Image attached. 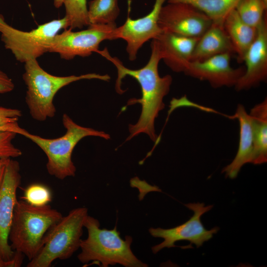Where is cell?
Here are the masks:
<instances>
[{"label": "cell", "mask_w": 267, "mask_h": 267, "mask_svg": "<svg viewBox=\"0 0 267 267\" xmlns=\"http://www.w3.org/2000/svg\"><path fill=\"white\" fill-rule=\"evenodd\" d=\"M212 24L211 20L201 10L182 2L163 5L158 19L162 32L192 38H200Z\"/></svg>", "instance_id": "cell-10"}, {"label": "cell", "mask_w": 267, "mask_h": 267, "mask_svg": "<svg viewBox=\"0 0 267 267\" xmlns=\"http://www.w3.org/2000/svg\"><path fill=\"white\" fill-rule=\"evenodd\" d=\"M267 8L264 0H240L235 10L245 23L257 28L267 14Z\"/></svg>", "instance_id": "cell-22"}, {"label": "cell", "mask_w": 267, "mask_h": 267, "mask_svg": "<svg viewBox=\"0 0 267 267\" xmlns=\"http://www.w3.org/2000/svg\"><path fill=\"white\" fill-rule=\"evenodd\" d=\"M62 217L48 204L36 207L17 200L8 237L12 249L31 260L41 249L46 233Z\"/></svg>", "instance_id": "cell-5"}, {"label": "cell", "mask_w": 267, "mask_h": 267, "mask_svg": "<svg viewBox=\"0 0 267 267\" xmlns=\"http://www.w3.org/2000/svg\"><path fill=\"white\" fill-rule=\"evenodd\" d=\"M231 55L224 53L202 61L190 62L184 73L199 80L207 81L214 88L235 86L244 74L245 68H232Z\"/></svg>", "instance_id": "cell-13"}, {"label": "cell", "mask_w": 267, "mask_h": 267, "mask_svg": "<svg viewBox=\"0 0 267 267\" xmlns=\"http://www.w3.org/2000/svg\"><path fill=\"white\" fill-rule=\"evenodd\" d=\"M7 161H6V162H7ZM6 162L0 167V183H1V180H2L3 174V172H4V169L5 165V164H6Z\"/></svg>", "instance_id": "cell-30"}, {"label": "cell", "mask_w": 267, "mask_h": 267, "mask_svg": "<svg viewBox=\"0 0 267 267\" xmlns=\"http://www.w3.org/2000/svg\"><path fill=\"white\" fill-rule=\"evenodd\" d=\"M87 0H63L65 17L69 29H81L89 25Z\"/></svg>", "instance_id": "cell-23"}, {"label": "cell", "mask_w": 267, "mask_h": 267, "mask_svg": "<svg viewBox=\"0 0 267 267\" xmlns=\"http://www.w3.org/2000/svg\"><path fill=\"white\" fill-rule=\"evenodd\" d=\"M24 63L23 79L27 87L25 102L32 118L39 122H44L55 116L56 108L53 104L54 97L63 87L81 80L98 79L108 81L110 79L107 74L96 73L56 76L44 70L37 59H31Z\"/></svg>", "instance_id": "cell-4"}, {"label": "cell", "mask_w": 267, "mask_h": 267, "mask_svg": "<svg viewBox=\"0 0 267 267\" xmlns=\"http://www.w3.org/2000/svg\"><path fill=\"white\" fill-rule=\"evenodd\" d=\"M21 181L19 163L9 158L0 184V261L10 259L14 251L9 242V233L17 201L16 193Z\"/></svg>", "instance_id": "cell-11"}, {"label": "cell", "mask_w": 267, "mask_h": 267, "mask_svg": "<svg viewBox=\"0 0 267 267\" xmlns=\"http://www.w3.org/2000/svg\"><path fill=\"white\" fill-rule=\"evenodd\" d=\"M224 53H235L223 26L212 23L199 38L192 52L190 62L202 61Z\"/></svg>", "instance_id": "cell-17"}, {"label": "cell", "mask_w": 267, "mask_h": 267, "mask_svg": "<svg viewBox=\"0 0 267 267\" xmlns=\"http://www.w3.org/2000/svg\"><path fill=\"white\" fill-rule=\"evenodd\" d=\"M14 84L7 75L0 70V93H6L13 90Z\"/></svg>", "instance_id": "cell-28"}, {"label": "cell", "mask_w": 267, "mask_h": 267, "mask_svg": "<svg viewBox=\"0 0 267 267\" xmlns=\"http://www.w3.org/2000/svg\"><path fill=\"white\" fill-rule=\"evenodd\" d=\"M12 258L6 261H0V267H21L25 255L18 251H14Z\"/></svg>", "instance_id": "cell-27"}, {"label": "cell", "mask_w": 267, "mask_h": 267, "mask_svg": "<svg viewBox=\"0 0 267 267\" xmlns=\"http://www.w3.org/2000/svg\"><path fill=\"white\" fill-rule=\"evenodd\" d=\"M199 38L187 37L162 32L154 40L164 63L172 71L183 72L188 66Z\"/></svg>", "instance_id": "cell-15"}, {"label": "cell", "mask_w": 267, "mask_h": 267, "mask_svg": "<svg viewBox=\"0 0 267 267\" xmlns=\"http://www.w3.org/2000/svg\"><path fill=\"white\" fill-rule=\"evenodd\" d=\"M267 3V0H264Z\"/></svg>", "instance_id": "cell-33"}, {"label": "cell", "mask_w": 267, "mask_h": 267, "mask_svg": "<svg viewBox=\"0 0 267 267\" xmlns=\"http://www.w3.org/2000/svg\"><path fill=\"white\" fill-rule=\"evenodd\" d=\"M185 206L193 212V216L184 223L173 228L164 229L160 227L150 228L149 232L154 237L164 239L161 243L153 246L152 252L156 254L164 248L175 247V243L187 240L198 248L204 242L211 239L217 233L219 228L215 227L210 230L205 228L201 221V216L210 211L213 205L205 206L203 203H188Z\"/></svg>", "instance_id": "cell-9"}, {"label": "cell", "mask_w": 267, "mask_h": 267, "mask_svg": "<svg viewBox=\"0 0 267 267\" xmlns=\"http://www.w3.org/2000/svg\"><path fill=\"white\" fill-rule=\"evenodd\" d=\"M240 0H167L168 3L190 4L205 13L213 23L223 26L228 14L235 9Z\"/></svg>", "instance_id": "cell-20"}, {"label": "cell", "mask_w": 267, "mask_h": 267, "mask_svg": "<svg viewBox=\"0 0 267 267\" xmlns=\"http://www.w3.org/2000/svg\"><path fill=\"white\" fill-rule=\"evenodd\" d=\"M7 158H1L0 159V165Z\"/></svg>", "instance_id": "cell-31"}, {"label": "cell", "mask_w": 267, "mask_h": 267, "mask_svg": "<svg viewBox=\"0 0 267 267\" xmlns=\"http://www.w3.org/2000/svg\"><path fill=\"white\" fill-rule=\"evenodd\" d=\"M86 30L73 32L64 29L53 38L48 52L57 53L66 60L77 56L85 57L99 50L101 42L113 40V33L116 25H89Z\"/></svg>", "instance_id": "cell-8"}, {"label": "cell", "mask_w": 267, "mask_h": 267, "mask_svg": "<svg viewBox=\"0 0 267 267\" xmlns=\"http://www.w3.org/2000/svg\"><path fill=\"white\" fill-rule=\"evenodd\" d=\"M119 13L118 0H92L89 3V25H116Z\"/></svg>", "instance_id": "cell-21"}, {"label": "cell", "mask_w": 267, "mask_h": 267, "mask_svg": "<svg viewBox=\"0 0 267 267\" xmlns=\"http://www.w3.org/2000/svg\"><path fill=\"white\" fill-rule=\"evenodd\" d=\"M54 6L58 8L60 7L63 3V0H53Z\"/></svg>", "instance_id": "cell-29"}, {"label": "cell", "mask_w": 267, "mask_h": 267, "mask_svg": "<svg viewBox=\"0 0 267 267\" xmlns=\"http://www.w3.org/2000/svg\"><path fill=\"white\" fill-rule=\"evenodd\" d=\"M151 53L147 64L138 69H131L126 67L117 58L112 57L106 49L97 52L111 61L117 70V79L115 89L117 92L122 94L125 91L121 88L122 81L127 76L133 77L139 83L141 91L140 98H131L127 105L139 103L141 112L137 122L129 126L130 135L126 141L131 139L140 134H147L153 141L157 142L154 123L159 112L165 107L164 97L169 93L172 83L170 75L160 77L158 65L161 57L157 45L154 40L151 43Z\"/></svg>", "instance_id": "cell-1"}, {"label": "cell", "mask_w": 267, "mask_h": 267, "mask_svg": "<svg viewBox=\"0 0 267 267\" xmlns=\"http://www.w3.org/2000/svg\"><path fill=\"white\" fill-rule=\"evenodd\" d=\"M8 159H9V158L6 159V160H5V161H4V162L0 165V167L2 165H3L4 163H5L6 162V161Z\"/></svg>", "instance_id": "cell-32"}, {"label": "cell", "mask_w": 267, "mask_h": 267, "mask_svg": "<svg viewBox=\"0 0 267 267\" xmlns=\"http://www.w3.org/2000/svg\"><path fill=\"white\" fill-rule=\"evenodd\" d=\"M166 0H155L151 11L144 17L132 19L128 15L125 22L114 29V40L121 39L127 42L126 51L130 61L136 59L139 49L145 43L162 32L158 19Z\"/></svg>", "instance_id": "cell-12"}, {"label": "cell", "mask_w": 267, "mask_h": 267, "mask_svg": "<svg viewBox=\"0 0 267 267\" xmlns=\"http://www.w3.org/2000/svg\"><path fill=\"white\" fill-rule=\"evenodd\" d=\"M28 204L36 207H42L51 202L52 193L50 189L43 184L33 183L27 187L22 197Z\"/></svg>", "instance_id": "cell-24"}, {"label": "cell", "mask_w": 267, "mask_h": 267, "mask_svg": "<svg viewBox=\"0 0 267 267\" xmlns=\"http://www.w3.org/2000/svg\"><path fill=\"white\" fill-rule=\"evenodd\" d=\"M243 61L246 65L245 71L234 86L237 91L247 90L256 87L267 79V14L257 27L256 37L247 51Z\"/></svg>", "instance_id": "cell-14"}, {"label": "cell", "mask_w": 267, "mask_h": 267, "mask_svg": "<svg viewBox=\"0 0 267 267\" xmlns=\"http://www.w3.org/2000/svg\"><path fill=\"white\" fill-rule=\"evenodd\" d=\"M10 125L0 126V159L14 158L22 155L21 151L12 143L17 134L9 131Z\"/></svg>", "instance_id": "cell-25"}, {"label": "cell", "mask_w": 267, "mask_h": 267, "mask_svg": "<svg viewBox=\"0 0 267 267\" xmlns=\"http://www.w3.org/2000/svg\"><path fill=\"white\" fill-rule=\"evenodd\" d=\"M239 123V142L238 150L232 161L222 170L226 178H236L243 165L251 163L254 151L253 125L251 117L244 106L238 104L233 116Z\"/></svg>", "instance_id": "cell-16"}, {"label": "cell", "mask_w": 267, "mask_h": 267, "mask_svg": "<svg viewBox=\"0 0 267 267\" xmlns=\"http://www.w3.org/2000/svg\"><path fill=\"white\" fill-rule=\"evenodd\" d=\"M62 121L66 133L62 136L53 139L30 133L21 128L18 123L14 124L11 129V132L31 140L43 151L47 158L46 168L48 173L59 179L75 176L76 168L72 160V154L82 139L89 136L110 138V135L103 131L79 125L66 114H63Z\"/></svg>", "instance_id": "cell-2"}, {"label": "cell", "mask_w": 267, "mask_h": 267, "mask_svg": "<svg viewBox=\"0 0 267 267\" xmlns=\"http://www.w3.org/2000/svg\"><path fill=\"white\" fill-rule=\"evenodd\" d=\"M22 115L19 109L0 106V126L17 123Z\"/></svg>", "instance_id": "cell-26"}, {"label": "cell", "mask_w": 267, "mask_h": 267, "mask_svg": "<svg viewBox=\"0 0 267 267\" xmlns=\"http://www.w3.org/2000/svg\"><path fill=\"white\" fill-rule=\"evenodd\" d=\"M68 28L67 20L64 17L40 25L30 31H23L8 24L0 13L1 40L5 48L22 63L37 59L48 52L54 37L61 29Z\"/></svg>", "instance_id": "cell-7"}, {"label": "cell", "mask_w": 267, "mask_h": 267, "mask_svg": "<svg viewBox=\"0 0 267 267\" xmlns=\"http://www.w3.org/2000/svg\"><path fill=\"white\" fill-rule=\"evenodd\" d=\"M223 27L237 54L238 61L242 62L247 51L256 37L257 27L245 23L235 9L227 16Z\"/></svg>", "instance_id": "cell-18"}, {"label": "cell", "mask_w": 267, "mask_h": 267, "mask_svg": "<svg viewBox=\"0 0 267 267\" xmlns=\"http://www.w3.org/2000/svg\"><path fill=\"white\" fill-rule=\"evenodd\" d=\"M253 125L254 151L252 163L259 165L267 161V99L251 110Z\"/></svg>", "instance_id": "cell-19"}, {"label": "cell", "mask_w": 267, "mask_h": 267, "mask_svg": "<svg viewBox=\"0 0 267 267\" xmlns=\"http://www.w3.org/2000/svg\"><path fill=\"white\" fill-rule=\"evenodd\" d=\"M88 209L72 210L46 233L37 255L27 264V267H50L56 260L70 258L80 248Z\"/></svg>", "instance_id": "cell-6"}, {"label": "cell", "mask_w": 267, "mask_h": 267, "mask_svg": "<svg viewBox=\"0 0 267 267\" xmlns=\"http://www.w3.org/2000/svg\"><path fill=\"white\" fill-rule=\"evenodd\" d=\"M84 227L88 235L86 239L81 240V251L78 256L81 263L92 262L101 264L103 267L116 264L126 267L148 266L133 253L131 248L132 238L127 236L125 239H122L116 226L111 230L101 229L98 221L88 215Z\"/></svg>", "instance_id": "cell-3"}]
</instances>
